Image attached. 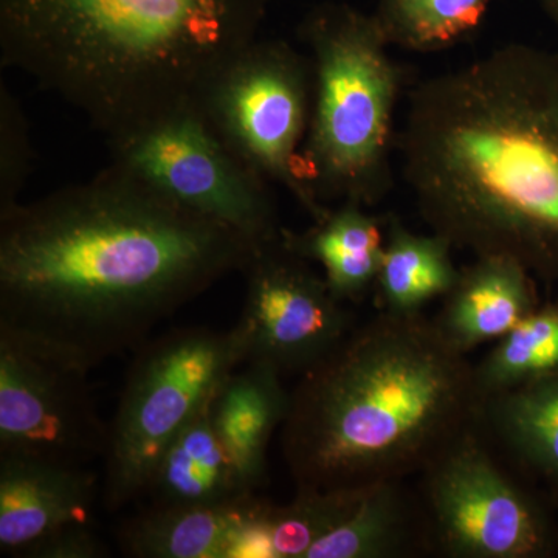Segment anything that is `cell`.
<instances>
[{
	"label": "cell",
	"mask_w": 558,
	"mask_h": 558,
	"mask_svg": "<svg viewBox=\"0 0 558 558\" xmlns=\"http://www.w3.org/2000/svg\"><path fill=\"white\" fill-rule=\"evenodd\" d=\"M396 146L433 233L558 284V51L509 44L424 81Z\"/></svg>",
	"instance_id": "7a4b0ae2"
},
{
	"label": "cell",
	"mask_w": 558,
	"mask_h": 558,
	"mask_svg": "<svg viewBox=\"0 0 558 558\" xmlns=\"http://www.w3.org/2000/svg\"><path fill=\"white\" fill-rule=\"evenodd\" d=\"M220 384L211 400L213 427L250 487L266 478L271 438L288 417L290 391L281 374L245 363Z\"/></svg>",
	"instance_id": "e0dca14e"
},
{
	"label": "cell",
	"mask_w": 558,
	"mask_h": 558,
	"mask_svg": "<svg viewBox=\"0 0 558 558\" xmlns=\"http://www.w3.org/2000/svg\"><path fill=\"white\" fill-rule=\"evenodd\" d=\"M558 373V303L538 304L475 365L481 399Z\"/></svg>",
	"instance_id": "44dd1931"
},
{
	"label": "cell",
	"mask_w": 558,
	"mask_h": 558,
	"mask_svg": "<svg viewBox=\"0 0 558 558\" xmlns=\"http://www.w3.org/2000/svg\"><path fill=\"white\" fill-rule=\"evenodd\" d=\"M258 248L108 167L0 213V330L90 373Z\"/></svg>",
	"instance_id": "6da1fadb"
},
{
	"label": "cell",
	"mask_w": 558,
	"mask_h": 558,
	"mask_svg": "<svg viewBox=\"0 0 558 558\" xmlns=\"http://www.w3.org/2000/svg\"><path fill=\"white\" fill-rule=\"evenodd\" d=\"M314 76L310 58L286 40H253L202 92L213 126L247 167L281 185L319 220L329 207L304 185L300 153L310 130Z\"/></svg>",
	"instance_id": "9c48e42d"
},
{
	"label": "cell",
	"mask_w": 558,
	"mask_h": 558,
	"mask_svg": "<svg viewBox=\"0 0 558 558\" xmlns=\"http://www.w3.org/2000/svg\"><path fill=\"white\" fill-rule=\"evenodd\" d=\"M110 168L165 199L229 227L256 247L281 236L270 183L213 126L199 100L109 135Z\"/></svg>",
	"instance_id": "52a82bcc"
},
{
	"label": "cell",
	"mask_w": 558,
	"mask_h": 558,
	"mask_svg": "<svg viewBox=\"0 0 558 558\" xmlns=\"http://www.w3.org/2000/svg\"><path fill=\"white\" fill-rule=\"evenodd\" d=\"M478 427L558 508V373L481 399Z\"/></svg>",
	"instance_id": "9a60e30c"
},
{
	"label": "cell",
	"mask_w": 558,
	"mask_h": 558,
	"mask_svg": "<svg viewBox=\"0 0 558 558\" xmlns=\"http://www.w3.org/2000/svg\"><path fill=\"white\" fill-rule=\"evenodd\" d=\"M311 50L312 110L300 170L312 196L371 207L391 189L395 112L402 69L374 13L349 3L315 7L300 25Z\"/></svg>",
	"instance_id": "5b68a950"
},
{
	"label": "cell",
	"mask_w": 558,
	"mask_h": 558,
	"mask_svg": "<svg viewBox=\"0 0 558 558\" xmlns=\"http://www.w3.org/2000/svg\"><path fill=\"white\" fill-rule=\"evenodd\" d=\"M101 478L87 465L0 457V550L27 557L64 529L89 524Z\"/></svg>",
	"instance_id": "7c38bea8"
},
{
	"label": "cell",
	"mask_w": 558,
	"mask_h": 558,
	"mask_svg": "<svg viewBox=\"0 0 558 558\" xmlns=\"http://www.w3.org/2000/svg\"><path fill=\"white\" fill-rule=\"evenodd\" d=\"M89 371L0 330V457L87 465L105 457Z\"/></svg>",
	"instance_id": "8fae6325"
},
{
	"label": "cell",
	"mask_w": 558,
	"mask_h": 558,
	"mask_svg": "<svg viewBox=\"0 0 558 558\" xmlns=\"http://www.w3.org/2000/svg\"><path fill=\"white\" fill-rule=\"evenodd\" d=\"M450 244L439 234H418L398 219L387 222V241L374 293L377 310L421 314L429 301L444 299L459 277Z\"/></svg>",
	"instance_id": "ffe728a7"
},
{
	"label": "cell",
	"mask_w": 558,
	"mask_h": 558,
	"mask_svg": "<svg viewBox=\"0 0 558 558\" xmlns=\"http://www.w3.org/2000/svg\"><path fill=\"white\" fill-rule=\"evenodd\" d=\"M534 278L509 256H476L459 270L457 282L433 319L451 347L469 355L481 344L497 343L537 310Z\"/></svg>",
	"instance_id": "4fadbf2b"
},
{
	"label": "cell",
	"mask_w": 558,
	"mask_h": 558,
	"mask_svg": "<svg viewBox=\"0 0 558 558\" xmlns=\"http://www.w3.org/2000/svg\"><path fill=\"white\" fill-rule=\"evenodd\" d=\"M494 0H376L374 16L389 46L435 53L478 31Z\"/></svg>",
	"instance_id": "7402d4cb"
},
{
	"label": "cell",
	"mask_w": 558,
	"mask_h": 558,
	"mask_svg": "<svg viewBox=\"0 0 558 558\" xmlns=\"http://www.w3.org/2000/svg\"><path fill=\"white\" fill-rule=\"evenodd\" d=\"M33 153L27 119L20 101L2 81L0 89V213L20 204L32 172Z\"/></svg>",
	"instance_id": "cb8c5ba5"
},
{
	"label": "cell",
	"mask_w": 558,
	"mask_h": 558,
	"mask_svg": "<svg viewBox=\"0 0 558 558\" xmlns=\"http://www.w3.org/2000/svg\"><path fill=\"white\" fill-rule=\"evenodd\" d=\"M366 488L359 490H295L288 505L270 502L266 515L271 558H306L312 546L354 510Z\"/></svg>",
	"instance_id": "603a6c76"
},
{
	"label": "cell",
	"mask_w": 558,
	"mask_h": 558,
	"mask_svg": "<svg viewBox=\"0 0 558 558\" xmlns=\"http://www.w3.org/2000/svg\"><path fill=\"white\" fill-rule=\"evenodd\" d=\"M366 207L341 202L306 231L282 229V241L301 258L318 264L333 295L359 303L376 284L387 241V222Z\"/></svg>",
	"instance_id": "d6986e66"
},
{
	"label": "cell",
	"mask_w": 558,
	"mask_h": 558,
	"mask_svg": "<svg viewBox=\"0 0 558 558\" xmlns=\"http://www.w3.org/2000/svg\"><path fill=\"white\" fill-rule=\"evenodd\" d=\"M209 407L161 454L145 488L150 508L230 505L256 494L220 442Z\"/></svg>",
	"instance_id": "2e32d148"
},
{
	"label": "cell",
	"mask_w": 558,
	"mask_h": 558,
	"mask_svg": "<svg viewBox=\"0 0 558 558\" xmlns=\"http://www.w3.org/2000/svg\"><path fill=\"white\" fill-rule=\"evenodd\" d=\"M538 3L558 27V0H538Z\"/></svg>",
	"instance_id": "484cf974"
},
{
	"label": "cell",
	"mask_w": 558,
	"mask_h": 558,
	"mask_svg": "<svg viewBox=\"0 0 558 558\" xmlns=\"http://www.w3.org/2000/svg\"><path fill=\"white\" fill-rule=\"evenodd\" d=\"M271 0H0V54L106 137L199 100Z\"/></svg>",
	"instance_id": "277c9868"
},
{
	"label": "cell",
	"mask_w": 558,
	"mask_h": 558,
	"mask_svg": "<svg viewBox=\"0 0 558 558\" xmlns=\"http://www.w3.org/2000/svg\"><path fill=\"white\" fill-rule=\"evenodd\" d=\"M421 497L433 556H558L553 505L499 462L478 424L421 473Z\"/></svg>",
	"instance_id": "ba28073f"
},
{
	"label": "cell",
	"mask_w": 558,
	"mask_h": 558,
	"mask_svg": "<svg viewBox=\"0 0 558 558\" xmlns=\"http://www.w3.org/2000/svg\"><path fill=\"white\" fill-rule=\"evenodd\" d=\"M433 556L421 497L405 480L366 488L339 526L318 539L306 558H409Z\"/></svg>",
	"instance_id": "ac0fdd59"
},
{
	"label": "cell",
	"mask_w": 558,
	"mask_h": 558,
	"mask_svg": "<svg viewBox=\"0 0 558 558\" xmlns=\"http://www.w3.org/2000/svg\"><path fill=\"white\" fill-rule=\"evenodd\" d=\"M266 502L255 494L230 505L148 506L121 524V550L137 558H241L248 531Z\"/></svg>",
	"instance_id": "5bb4252c"
},
{
	"label": "cell",
	"mask_w": 558,
	"mask_h": 558,
	"mask_svg": "<svg viewBox=\"0 0 558 558\" xmlns=\"http://www.w3.org/2000/svg\"><path fill=\"white\" fill-rule=\"evenodd\" d=\"M475 365L435 319L377 312L290 391L281 449L295 490L421 475L478 424Z\"/></svg>",
	"instance_id": "3957f363"
},
{
	"label": "cell",
	"mask_w": 558,
	"mask_h": 558,
	"mask_svg": "<svg viewBox=\"0 0 558 558\" xmlns=\"http://www.w3.org/2000/svg\"><path fill=\"white\" fill-rule=\"evenodd\" d=\"M242 365L233 328H175L135 349L102 457L105 509L119 512L145 495L161 454Z\"/></svg>",
	"instance_id": "8992f818"
},
{
	"label": "cell",
	"mask_w": 558,
	"mask_h": 558,
	"mask_svg": "<svg viewBox=\"0 0 558 558\" xmlns=\"http://www.w3.org/2000/svg\"><path fill=\"white\" fill-rule=\"evenodd\" d=\"M109 556L101 538L89 524L58 532L28 554L27 558H102Z\"/></svg>",
	"instance_id": "d4e9b609"
},
{
	"label": "cell",
	"mask_w": 558,
	"mask_h": 558,
	"mask_svg": "<svg viewBox=\"0 0 558 558\" xmlns=\"http://www.w3.org/2000/svg\"><path fill=\"white\" fill-rule=\"evenodd\" d=\"M282 233V231H281ZM278 240L256 250L245 267L244 307L233 326L245 363L282 377L317 366L355 328L354 315L328 282Z\"/></svg>",
	"instance_id": "30bf717a"
}]
</instances>
